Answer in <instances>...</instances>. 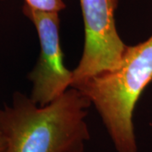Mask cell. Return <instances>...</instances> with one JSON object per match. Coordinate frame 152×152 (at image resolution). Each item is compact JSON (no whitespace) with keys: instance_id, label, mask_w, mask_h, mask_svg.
<instances>
[{"instance_id":"8992f818","label":"cell","mask_w":152,"mask_h":152,"mask_svg":"<svg viewBox=\"0 0 152 152\" xmlns=\"http://www.w3.org/2000/svg\"><path fill=\"white\" fill-rule=\"evenodd\" d=\"M6 143L4 137L0 131V152H5Z\"/></svg>"},{"instance_id":"6da1fadb","label":"cell","mask_w":152,"mask_h":152,"mask_svg":"<svg viewBox=\"0 0 152 152\" xmlns=\"http://www.w3.org/2000/svg\"><path fill=\"white\" fill-rule=\"evenodd\" d=\"M91 102L70 87L47 106L16 91L0 109L5 152H84L91 139L86 123Z\"/></svg>"},{"instance_id":"277c9868","label":"cell","mask_w":152,"mask_h":152,"mask_svg":"<svg viewBox=\"0 0 152 152\" xmlns=\"http://www.w3.org/2000/svg\"><path fill=\"white\" fill-rule=\"evenodd\" d=\"M24 15L32 22L40 42V55L28 79L32 83L31 96L40 107L53 102L70 88L73 71L64 64L60 46V19L58 12L35 10L24 4Z\"/></svg>"},{"instance_id":"7a4b0ae2","label":"cell","mask_w":152,"mask_h":152,"mask_svg":"<svg viewBox=\"0 0 152 152\" xmlns=\"http://www.w3.org/2000/svg\"><path fill=\"white\" fill-rule=\"evenodd\" d=\"M152 81V35L127 46L118 67L77 85L97 110L117 152H137L133 116L136 104Z\"/></svg>"},{"instance_id":"5b68a950","label":"cell","mask_w":152,"mask_h":152,"mask_svg":"<svg viewBox=\"0 0 152 152\" xmlns=\"http://www.w3.org/2000/svg\"><path fill=\"white\" fill-rule=\"evenodd\" d=\"M25 4L35 10L45 12H58L65 9L64 0H24Z\"/></svg>"},{"instance_id":"3957f363","label":"cell","mask_w":152,"mask_h":152,"mask_svg":"<svg viewBox=\"0 0 152 152\" xmlns=\"http://www.w3.org/2000/svg\"><path fill=\"white\" fill-rule=\"evenodd\" d=\"M85 26L84 49L73 70L71 87L91 76L118 67L128 45L116 26L118 0H80Z\"/></svg>"}]
</instances>
